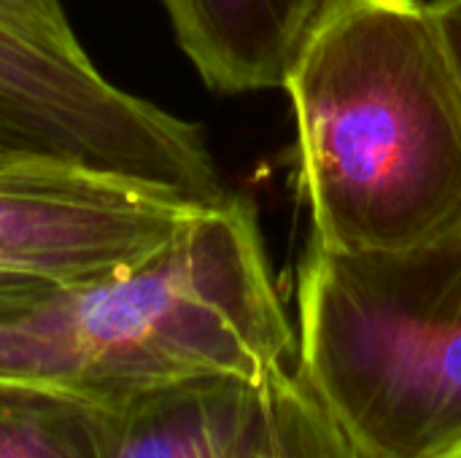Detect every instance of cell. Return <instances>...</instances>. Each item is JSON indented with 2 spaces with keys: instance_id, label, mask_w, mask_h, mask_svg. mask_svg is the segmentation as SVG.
<instances>
[{
  "instance_id": "6da1fadb",
  "label": "cell",
  "mask_w": 461,
  "mask_h": 458,
  "mask_svg": "<svg viewBox=\"0 0 461 458\" xmlns=\"http://www.w3.org/2000/svg\"><path fill=\"white\" fill-rule=\"evenodd\" d=\"M297 364L257 211L230 194L108 275L0 321V386L108 405L203 378Z\"/></svg>"
},
{
  "instance_id": "7a4b0ae2",
  "label": "cell",
  "mask_w": 461,
  "mask_h": 458,
  "mask_svg": "<svg viewBox=\"0 0 461 458\" xmlns=\"http://www.w3.org/2000/svg\"><path fill=\"white\" fill-rule=\"evenodd\" d=\"M313 243L397 251L461 227V76L432 0H346L286 86Z\"/></svg>"
},
{
  "instance_id": "3957f363",
  "label": "cell",
  "mask_w": 461,
  "mask_h": 458,
  "mask_svg": "<svg viewBox=\"0 0 461 458\" xmlns=\"http://www.w3.org/2000/svg\"><path fill=\"white\" fill-rule=\"evenodd\" d=\"M297 370L359 458H461V227L397 251L311 240Z\"/></svg>"
},
{
  "instance_id": "277c9868",
  "label": "cell",
  "mask_w": 461,
  "mask_h": 458,
  "mask_svg": "<svg viewBox=\"0 0 461 458\" xmlns=\"http://www.w3.org/2000/svg\"><path fill=\"white\" fill-rule=\"evenodd\" d=\"M0 132L194 205L230 197L200 127L108 81L65 0H0Z\"/></svg>"
},
{
  "instance_id": "5b68a950",
  "label": "cell",
  "mask_w": 461,
  "mask_h": 458,
  "mask_svg": "<svg viewBox=\"0 0 461 458\" xmlns=\"http://www.w3.org/2000/svg\"><path fill=\"white\" fill-rule=\"evenodd\" d=\"M200 208L0 132V273L92 281L154 251Z\"/></svg>"
},
{
  "instance_id": "8992f818",
  "label": "cell",
  "mask_w": 461,
  "mask_h": 458,
  "mask_svg": "<svg viewBox=\"0 0 461 458\" xmlns=\"http://www.w3.org/2000/svg\"><path fill=\"white\" fill-rule=\"evenodd\" d=\"M86 405L100 458H359L297 364Z\"/></svg>"
},
{
  "instance_id": "52a82bcc",
  "label": "cell",
  "mask_w": 461,
  "mask_h": 458,
  "mask_svg": "<svg viewBox=\"0 0 461 458\" xmlns=\"http://www.w3.org/2000/svg\"><path fill=\"white\" fill-rule=\"evenodd\" d=\"M346 0H162L176 40L205 86L224 94L284 89Z\"/></svg>"
},
{
  "instance_id": "ba28073f",
  "label": "cell",
  "mask_w": 461,
  "mask_h": 458,
  "mask_svg": "<svg viewBox=\"0 0 461 458\" xmlns=\"http://www.w3.org/2000/svg\"><path fill=\"white\" fill-rule=\"evenodd\" d=\"M0 458H100L92 408L65 394L0 386Z\"/></svg>"
},
{
  "instance_id": "9c48e42d",
  "label": "cell",
  "mask_w": 461,
  "mask_h": 458,
  "mask_svg": "<svg viewBox=\"0 0 461 458\" xmlns=\"http://www.w3.org/2000/svg\"><path fill=\"white\" fill-rule=\"evenodd\" d=\"M54 289L57 283L43 278L22 275V273H0V321L27 313L41 300H46Z\"/></svg>"
},
{
  "instance_id": "30bf717a",
  "label": "cell",
  "mask_w": 461,
  "mask_h": 458,
  "mask_svg": "<svg viewBox=\"0 0 461 458\" xmlns=\"http://www.w3.org/2000/svg\"><path fill=\"white\" fill-rule=\"evenodd\" d=\"M432 3H435L440 27L446 32L448 49L454 54V62H456L461 76V0H432Z\"/></svg>"
}]
</instances>
